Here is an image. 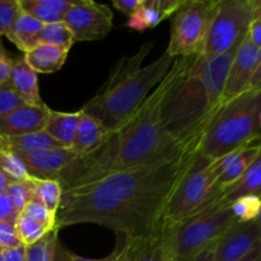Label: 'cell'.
<instances>
[{
    "mask_svg": "<svg viewBox=\"0 0 261 261\" xmlns=\"http://www.w3.org/2000/svg\"><path fill=\"white\" fill-rule=\"evenodd\" d=\"M22 12L18 0H0V36H5Z\"/></svg>",
    "mask_w": 261,
    "mask_h": 261,
    "instance_id": "obj_34",
    "label": "cell"
},
{
    "mask_svg": "<svg viewBox=\"0 0 261 261\" xmlns=\"http://www.w3.org/2000/svg\"><path fill=\"white\" fill-rule=\"evenodd\" d=\"M15 222H0V246L2 249H10L23 245L15 231Z\"/></svg>",
    "mask_w": 261,
    "mask_h": 261,
    "instance_id": "obj_36",
    "label": "cell"
},
{
    "mask_svg": "<svg viewBox=\"0 0 261 261\" xmlns=\"http://www.w3.org/2000/svg\"><path fill=\"white\" fill-rule=\"evenodd\" d=\"M0 250H3V249H2V246H0Z\"/></svg>",
    "mask_w": 261,
    "mask_h": 261,
    "instance_id": "obj_49",
    "label": "cell"
},
{
    "mask_svg": "<svg viewBox=\"0 0 261 261\" xmlns=\"http://www.w3.org/2000/svg\"><path fill=\"white\" fill-rule=\"evenodd\" d=\"M8 82L25 105L37 107L45 105L40 94L38 75L25 64L23 56L13 60L12 71Z\"/></svg>",
    "mask_w": 261,
    "mask_h": 261,
    "instance_id": "obj_17",
    "label": "cell"
},
{
    "mask_svg": "<svg viewBox=\"0 0 261 261\" xmlns=\"http://www.w3.org/2000/svg\"><path fill=\"white\" fill-rule=\"evenodd\" d=\"M165 19V15L157 7L155 0H143L142 7L130 15L125 25L130 30L143 32L149 28H154Z\"/></svg>",
    "mask_w": 261,
    "mask_h": 261,
    "instance_id": "obj_24",
    "label": "cell"
},
{
    "mask_svg": "<svg viewBox=\"0 0 261 261\" xmlns=\"http://www.w3.org/2000/svg\"><path fill=\"white\" fill-rule=\"evenodd\" d=\"M260 244V218L250 222H236L217 240L214 261H241Z\"/></svg>",
    "mask_w": 261,
    "mask_h": 261,
    "instance_id": "obj_11",
    "label": "cell"
},
{
    "mask_svg": "<svg viewBox=\"0 0 261 261\" xmlns=\"http://www.w3.org/2000/svg\"><path fill=\"white\" fill-rule=\"evenodd\" d=\"M143 4V0H114L112 5L120 10L121 13L126 14L127 17L133 14L135 10L139 9Z\"/></svg>",
    "mask_w": 261,
    "mask_h": 261,
    "instance_id": "obj_39",
    "label": "cell"
},
{
    "mask_svg": "<svg viewBox=\"0 0 261 261\" xmlns=\"http://www.w3.org/2000/svg\"><path fill=\"white\" fill-rule=\"evenodd\" d=\"M15 231H17L18 237H19L20 242L24 246H30V245L36 244L40 241L42 237H45L50 229L46 228L42 224L37 223L36 221L31 219L30 217L24 216V214H18L17 219H15Z\"/></svg>",
    "mask_w": 261,
    "mask_h": 261,
    "instance_id": "obj_27",
    "label": "cell"
},
{
    "mask_svg": "<svg viewBox=\"0 0 261 261\" xmlns=\"http://www.w3.org/2000/svg\"><path fill=\"white\" fill-rule=\"evenodd\" d=\"M69 51L53 45L38 43L23 54L25 64L36 74H53L65 64Z\"/></svg>",
    "mask_w": 261,
    "mask_h": 261,
    "instance_id": "obj_18",
    "label": "cell"
},
{
    "mask_svg": "<svg viewBox=\"0 0 261 261\" xmlns=\"http://www.w3.org/2000/svg\"><path fill=\"white\" fill-rule=\"evenodd\" d=\"M259 66H261V47L254 45L246 33L229 68L222 103L229 102L247 92L250 79Z\"/></svg>",
    "mask_w": 261,
    "mask_h": 261,
    "instance_id": "obj_12",
    "label": "cell"
},
{
    "mask_svg": "<svg viewBox=\"0 0 261 261\" xmlns=\"http://www.w3.org/2000/svg\"><path fill=\"white\" fill-rule=\"evenodd\" d=\"M5 261H25V246L20 245L10 249H3Z\"/></svg>",
    "mask_w": 261,
    "mask_h": 261,
    "instance_id": "obj_41",
    "label": "cell"
},
{
    "mask_svg": "<svg viewBox=\"0 0 261 261\" xmlns=\"http://www.w3.org/2000/svg\"><path fill=\"white\" fill-rule=\"evenodd\" d=\"M2 140L5 147L12 152L30 153L41 149H48V148H64L60 143L51 138L45 130H38V132L18 135V137L2 138Z\"/></svg>",
    "mask_w": 261,
    "mask_h": 261,
    "instance_id": "obj_23",
    "label": "cell"
},
{
    "mask_svg": "<svg viewBox=\"0 0 261 261\" xmlns=\"http://www.w3.org/2000/svg\"><path fill=\"white\" fill-rule=\"evenodd\" d=\"M218 3L219 0H185L173 14L170 42L165 53L173 59L203 53Z\"/></svg>",
    "mask_w": 261,
    "mask_h": 261,
    "instance_id": "obj_8",
    "label": "cell"
},
{
    "mask_svg": "<svg viewBox=\"0 0 261 261\" xmlns=\"http://www.w3.org/2000/svg\"><path fill=\"white\" fill-rule=\"evenodd\" d=\"M32 200L38 201L51 212H58L63 198V189L58 180H36L32 178Z\"/></svg>",
    "mask_w": 261,
    "mask_h": 261,
    "instance_id": "obj_26",
    "label": "cell"
},
{
    "mask_svg": "<svg viewBox=\"0 0 261 261\" xmlns=\"http://www.w3.org/2000/svg\"><path fill=\"white\" fill-rule=\"evenodd\" d=\"M190 58H175L160 84L126 120L107 133L97 149L86 155H79L61 171L58 181L63 194L96 182L111 173L167 157L181 149L208 126L212 119L188 134L175 135L163 124V102Z\"/></svg>",
    "mask_w": 261,
    "mask_h": 261,
    "instance_id": "obj_2",
    "label": "cell"
},
{
    "mask_svg": "<svg viewBox=\"0 0 261 261\" xmlns=\"http://www.w3.org/2000/svg\"><path fill=\"white\" fill-rule=\"evenodd\" d=\"M79 116L81 111L59 112L50 110L43 130L64 148H71L78 127Z\"/></svg>",
    "mask_w": 261,
    "mask_h": 261,
    "instance_id": "obj_19",
    "label": "cell"
},
{
    "mask_svg": "<svg viewBox=\"0 0 261 261\" xmlns=\"http://www.w3.org/2000/svg\"><path fill=\"white\" fill-rule=\"evenodd\" d=\"M216 242H212L209 244L205 249L201 250L198 255L195 256V259L193 261H214V250H216Z\"/></svg>",
    "mask_w": 261,
    "mask_h": 261,
    "instance_id": "obj_42",
    "label": "cell"
},
{
    "mask_svg": "<svg viewBox=\"0 0 261 261\" xmlns=\"http://www.w3.org/2000/svg\"><path fill=\"white\" fill-rule=\"evenodd\" d=\"M20 213L30 217L31 219L36 221L37 223L45 226L46 228H48L50 231L56 228V213L55 212H51L50 209H47L45 205L38 203V201H28Z\"/></svg>",
    "mask_w": 261,
    "mask_h": 261,
    "instance_id": "obj_33",
    "label": "cell"
},
{
    "mask_svg": "<svg viewBox=\"0 0 261 261\" xmlns=\"http://www.w3.org/2000/svg\"><path fill=\"white\" fill-rule=\"evenodd\" d=\"M14 153L23 162L28 176L36 180H58L61 171L79 157L71 148H48L30 153Z\"/></svg>",
    "mask_w": 261,
    "mask_h": 261,
    "instance_id": "obj_13",
    "label": "cell"
},
{
    "mask_svg": "<svg viewBox=\"0 0 261 261\" xmlns=\"http://www.w3.org/2000/svg\"><path fill=\"white\" fill-rule=\"evenodd\" d=\"M247 37L254 45L261 47V12L257 13V15L250 24L249 30H247Z\"/></svg>",
    "mask_w": 261,
    "mask_h": 261,
    "instance_id": "obj_40",
    "label": "cell"
},
{
    "mask_svg": "<svg viewBox=\"0 0 261 261\" xmlns=\"http://www.w3.org/2000/svg\"><path fill=\"white\" fill-rule=\"evenodd\" d=\"M107 133L94 119L81 111L78 127L71 149L78 155H86L101 145Z\"/></svg>",
    "mask_w": 261,
    "mask_h": 261,
    "instance_id": "obj_20",
    "label": "cell"
},
{
    "mask_svg": "<svg viewBox=\"0 0 261 261\" xmlns=\"http://www.w3.org/2000/svg\"><path fill=\"white\" fill-rule=\"evenodd\" d=\"M50 107L22 105L4 115H0V137L10 138L43 130Z\"/></svg>",
    "mask_w": 261,
    "mask_h": 261,
    "instance_id": "obj_15",
    "label": "cell"
},
{
    "mask_svg": "<svg viewBox=\"0 0 261 261\" xmlns=\"http://www.w3.org/2000/svg\"><path fill=\"white\" fill-rule=\"evenodd\" d=\"M8 200L12 204L15 213L19 214L28 201L32 200L33 184L32 178L25 181H12L5 191Z\"/></svg>",
    "mask_w": 261,
    "mask_h": 261,
    "instance_id": "obj_31",
    "label": "cell"
},
{
    "mask_svg": "<svg viewBox=\"0 0 261 261\" xmlns=\"http://www.w3.org/2000/svg\"><path fill=\"white\" fill-rule=\"evenodd\" d=\"M13 60L14 59L10 58L5 51L4 46H3L2 40H0V83L9 81L10 71H12Z\"/></svg>",
    "mask_w": 261,
    "mask_h": 261,
    "instance_id": "obj_37",
    "label": "cell"
},
{
    "mask_svg": "<svg viewBox=\"0 0 261 261\" xmlns=\"http://www.w3.org/2000/svg\"><path fill=\"white\" fill-rule=\"evenodd\" d=\"M75 42L74 36L71 33L70 28L61 20L56 23H48V24H42L37 37H36V43H45V45L58 46V47L64 48L66 51H70L71 46Z\"/></svg>",
    "mask_w": 261,
    "mask_h": 261,
    "instance_id": "obj_25",
    "label": "cell"
},
{
    "mask_svg": "<svg viewBox=\"0 0 261 261\" xmlns=\"http://www.w3.org/2000/svg\"><path fill=\"white\" fill-rule=\"evenodd\" d=\"M18 214L13 209L12 204L8 200L7 195H0V222H15Z\"/></svg>",
    "mask_w": 261,
    "mask_h": 261,
    "instance_id": "obj_38",
    "label": "cell"
},
{
    "mask_svg": "<svg viewBox=\"0 0 261 261\" xmlns=\"http://www.w3.org/2000/svg\"><path fill=\"white\" fill-rule=\"evenodd\" d=\"M153 46L154 41H149L134 55L120 59L94 97L82 107L81 111L96 120L106 133L126 120L170 70L175 59L167 53L143 66Z\"/></svg>",
    "mask_w": 261,
    "mask_h": 261,
    "instance_id": "obj_3",
    "label": "cell"
},
{
    "mask_svg": "<svg viewBox=\"0 0 261 261\" xmlns=\"http://www.w3.org/2000/svg\"><path fill=\"white\" fill-rule=\"evenodd\" d=\"M41 27H42V23L36 20L35 18L30 17L25 13L20 12L5 35V37L24 54L25 51L37 45L36 37H37Z\"/></svg>",
    "mask_w": 261,
    "mask_h": 261,
    "instance_id": "obj_22",
    "label": "cell"
},
{
    "mask_svg": "<svg viewBox=\"0 0 261 261\" xmlns=\"http://www.w3.org/2000/svg\"><path fill=\"white\" fill-rule=\"evenodd\" d=\"M175 234L176 226L167 222L144 236L117 234L116 261H168L176 256Z\"/></svg>",
    "mask_w": 261,
    "mask_h": 261,
    "instance_id": "obj_9",
    "label": "cell"
},
{
    "mask_svg": "<svg viewBox=\"0 0 261 261\" xmlns=\"http://www.w3.org/2000/svg\"><path fill=\"white\" fill-rule=\"evenodd\" d=\"M22 105L25 103L15 93V91L10 86L9 82L0 83V115L10 112L12 110L22 106Z\"/></svg>",
    "mask_w": 261,
    "mask_h": 261,
    "instance_id": "obj_35",
    "label": "cell"
},
{
    "mask_svg": "<svg viewBox=\"0 0 261 261\" xmlns=\"http://www.w3.org/2000/svg\"><path fill=\"white\" fill-rule=\"evenodd\" d=\"M0 261H5L4 260V255H3V250H0Z\"/></svg>",
    "mask_w": 261,
    "mask_h": 261,
    "instance_id": "obj_47",
    "label": "cell"
},
{
    "mask_svg": "<svg viewBox=\"0 0 261 261\" xmlns=\"http://www.w3.org/2000/svg\"><path fill=\"white\" fill-rule=\"evenodd\" d=\"M53 261H70V257H69V250H66L65 247L63 246L60 240H59L58 244H56L55 255H54Z\"/></svg>",
    "mask_w": 261,
    "mask_h": 261,
    "instance_id": "obj_44",
    "label": "cell"
},
{
    "mask_svg": "<svg viewBox=\"0 0 261 261\" xmlns=\"http://www.w3.org/2000/svg\"><path fill=\"white\" fill-rule=\"evenodd\" d=\"M19 2L20 10L30 17L35 18L42 24H48V23H56L63 20V15L56 13L55 10L51 9L45 0H18Z\"/></svg>",
    "mask_w": 261,
    "mask_h": 261,
    "instance_id": "obj_30",
    "label": "cell"
},
{
    "mask_svg": "<svg viewBox=\"0 0 261 261\" xmlns=\"http://www.w3.org/2000/svg\"><path fill=\"white\" fill-rule=\"evenodd\" d=\"M261 91H247L222 103L212 117L200 145V155L211 160L260 140Z\"/></svg>",
    "mask_w": 261,
    "mask_h": 261,
    "instance_id": "obj_4",
    "label": "cell"
},
{
    "mask_svg": "<svg viewBox=\"0 0 261 261\" xmlns=\"http://www.w3.org/2000/svg\"><path fill=\"white\" fill-rule=\"evenodd\" d=\"M0 168L13 181H25L31 178L20 158L5 147L2 138H0Z\"/></svg>",
    "mask_w": 261,
    "mask_h": 261,
    "instance_id": "obj_29",
    "label": "cell"
},
{
    "mask_svg": "<svg viewBox=\"0 0 261 261\" xmlns=\"http://www.w3.org/2000/svg\"><path fill=\"white\" fill-rule=\"evenodd\" d=\"M69 257H70V261H116L117 260V251L116 249H114V251L106 257H102V259H89V257H83L79 256V255L73 254V252L69 251Z\"/></svg>",
    "mask_w": 261,
    "mask_h": 261,
    "instance_id": "obj_43",
    "label": "cell"
},
{
    "mask_svg": "<svg viewBox=\"0 0 261 261\" xmlns=\"http://www.w3.org/2000/svg\"><path fill=\"white\" fill-rule=\"evenodd\" d=\"M241 261H261V244L254 247Z\"/></svg>",
    "mask_w": 261,
    "mask_h": 261,
    "instance_id": "obj_45",
    "label": "cell"
},
{
    "mask_svg": "<svg viewBox=\"0 0 261 261\" xmlns=\"http://www.w3.org/2000/svg\"><path fill=\"white\" fill-rule=\"evenodd\" d=\"M239 222L231 203L222 195L176 227L175 250L177 261H193L209 244L217 241L227 229Z\"/></svg>",
    "mask_w": 261,
    "mask_h": 261,
    "instance_id": "obj_6",
    "label": "cell"
},
{
    "mask_svg": "<svg viewBox=\"0 0 261 261\" xmlns=\"http://www.w3.org/2000/svg\"><path fill=\"white\" fill-rule=\"evenodd\" d=\"M58 232V228L53 229L36 244L25 246V261H53L59 241Z\"/></svg>",
    "mask_w": 261,
    "mask_h": 261,
    "instance_id": "obj_28",
    "label": "cell"
},
{
    "mask_svg": "<svg viewBox=\"0 0 261 261\" xmlns=\"http://www.w3.org/2000/svg\"><path fill=\"white\" fill-rule=\"evenodd\" d=\"M111 9L92 0H74L64 14L63 22L70 28L74 41H98L106 37L112 28Z\"/></svg>",
    "mask_w": 261,
    "mask_h": 261,
    "instance_id": "obj_10",
    "label": "cell"
},
{
    "mask_svg": "<svg viewBox=\"0 0 261 261\" xmlns=\"http://www.w3.org/2000/svg\"><path fill=\"white\" fill-rule=\"evenodd\" d=\"M12 181L13 180H10V178L8 177L4 172H3L2 168H0V195H2V194H5L8 186L10 185V182H12Z\"/></svg>",
    "mask_w": 261,
    "mask_h": 261,
    "instance_id": "obj_46",
    "label": "cell"
},
{
    "mask_svg": "<svg viewBox=\"0 0 261 261\" xmlns=\"http://www.w3.org/2000/svg\"><path fill=\"white\" fill-rule=\"evenodd\" d=\"M241 43L242 42L234 45L233 47L229 48L224 54L214 56L208 60L205 59L203 70H201V79H203L204 91H205L208 110H214L222 105V97H223L227 75H228L231 64Z\"/></svg>",
    "mask_w": 261,
    "mask_h": 261,
    "instance_id": "obj_14",
    "label": "cell"
},
{
    "mask_svg": "<svg viewBox=\"0 0 261 261\" xmlns=\"http://www.w3.org/2000/svg\"><path fill=\"white\" fill-rule=\"evenodd\" d=\"M260 12V0H219L200 55L208 60L242 42Z\"/></svg>",
    "mask_w": 261,
    "mask_h": 261,
    "instance_id": "obj_7",
    "label": "cell"
},
{
    "mask_svg": "<svg viewBox=\"0 0 261 261\" xmlns=\"http://www.w3.org/2000/svg\"><path fill=\"white\" fill-rule=\"evenodd\" d=\"M260 154L261 145L260 140H257L223 157V168L216 182L217 188L221 191H224L229 185L236 182L244 175L245 171L251 166L255 158L259 157Z\"/></svg>",
    "mask_w": 261,
    "mask_h": 261,
    "instance_id": "obj_16",
    "label": "cell"
},
{
    "mask_svg": "<svg viewBox=\"0 0 261 261\" xmlns=\"http://www.w3.org/2000/svg\"><path fill=\"white\" fill-rule=\"evenodd\" d=\"M206 127L167 157L63 194L56 228L93 223L126 237L154 231L165 222L163 214L173 194L200 154Z\"/></svg>",
    "mask_w": 261,
    "mask_h": 261,
    "instance_id": "obj_1",
    "label": "cell"
},
{
    "mask_svg": "<svg viewBox=\"0 0 261 261\" xmlns=\"http://www.w3.org/2000/svg\"><path fill=\"white\" fill-rule=\"evenodd\" d=\"M261 193V154L255 158L249 168L245 171L244 175L229 185L222 193V198L228 203H233L242 196L256 195L260 196Z\"/></svg>",
    "mask_w": 261,
    "mask_h": 261,
    "instance_id": "obj_21",
    "label": "cell"
},
{
    "mask_svg": "<svg viewBox=\"0 0 261 261\" xmlns=\"http://www.w3.org/2000/svg\"><path fill=\"white\" fill-rule=\"evenodd\" d=\"M232 212L239 222H250L260 218L261 201L260 196H242L231 203Z\"/></svg>",
    "mask_w": 261,
    "mask_h": 261,
    "instance_id": "obj_32",
    "label": "cell"
},
{
    "mask_svg": "<svg viewBox=\"0 0 261 261\" xmlns=\"http://www.w3.org/2000/svg\"><path fill=\"white\" fill-rule=\"evenodd\" d=\"M168 261H177V260H176V256H172Z\"/></svg>",
    "mask_w": 261,
    "mask_h": 261,
    "instance_id": "obj_48",
    "label": "cell"
},
{
    "mask_svg": "<svg viewBox=\"0 0 261 261\" xmlns=\"http://www.w3.org/2000/svg\"><path fill=\"white\" fill-rule=\"evenodd\" d=\"M223 168V157L211 160L199 154L188 175L181 181L167 205L163 221L171 226L182 223L198 213L223 191L216 186Z\"/></svg>",
    "mask_w": 261,
    "mask_h": 261,
    "instance_id": "obj_5",
    "label": "cell"
}]
</instances>
